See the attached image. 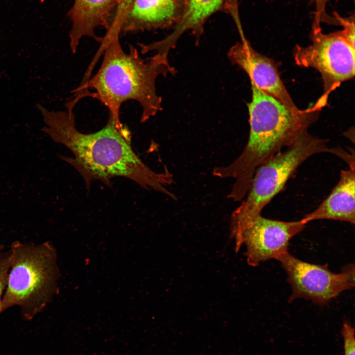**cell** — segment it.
<instances>
[{
	"label": "cell",
	"mask_w": 355,
	"mask_h": 355,
	"mask_svg": "<svg viewBox=\"0 0 355 355\" xmlns=\"http://www.w3.org/2000/svg\"><path fill=\"white\" fill-rule=\"evenodd\" d=\"M119 0H74L68 13L72 23L70 32V45L75 53L81 39L84 36L101 42L102 37L97 36L98 27L109 29Z\"/></svg>",
	"instance_id": "10"
},
{
	"label": "cell",
	"mask_w": 355,
	"mask_h": 355,
	"mask_svg": "<svg viewBox=\"0 0 355 355\" xmlns=\"http://www.w3.org/2000/svg\"><path fill=\"white\" fill-rule=\"evenodd\" d=\"M177 10V0H135L120 35L164 28L174 19Z\"/></svg>",
	"instance_id": "12"
},
{
	"label": "cell",
	"mask_w": 355,
	"mask_h": 355,
	"mask_svg": "<svg viewBox=\"0 0 355 355\" xmlns=\"http://www.w3.org/2000/svg\"><path fill=\"white\" fill-rule=\"evenodd\" d=\"M251 86V100L248 105L250 126L248 142L235 160L213 171L214 177L235 180L228 198L237 202L247 194L256 169L308 132L316 119L312 114L315 108L296 113L252 82Z\"/></svg>",
	"instance_id": "3"
},
{
	"label": "cell",
	"mask_w": 355,
	"mask_h": 355,
	"mask_svg": "<svg viewBox=\"0 0 355 355\" xmlns=\"http://www.w3.org/2000/svg\"><path fill=\"white\" fill-rule=\"evenodd\" d=\"M327 143L326 140L307 132L260 165L254 172L246 198L232 213L231 230L261 214L301 164L315 154L328 151Z\"/></svg>",
	"instance_id": "5"
},
{
	"label": "cell",
	"mask_w": 355,
	"mask_h": 355,
	"mask_svg": "<svg viewBox=\"0 0 355 355\" xmlns=\"http://www.w3.org/2000/svg\"><path fill=\"white\" fill-rule=\"evenodd\" d=\"M9 250L0 246V314L2 310V298L5 289L10 268Z\"/></svg>",
	"instance_id": "15"
},
{
	"label": "cell",
	"mask_w": 355,
	"mask_h": 355,
	"mask_svg": "<svg viewBox=\"0 0 355 355\" xmlns=\"http://www.w3.org/2000/svg\"><path fill=\"white\" fill-rule=\"evenodd\" d=\"M224 0H188L185 11L176 25L173 32L163 39L164 44L174 48L179 37L191 30L197 38L202 32L205 20L222 4Z\"/></svg>",
	"instance_id": "13"
},
{
	"label": "cell",
	"mask_w": 355,
	"mask_h": 355,
	"mask_svg": "<svg viewBox=\"0 0 355 355\" xmlns=\"http://www.w3.org/2000/svg\"><path fill=\"white\" fill-rule=\"evenodd\" d=\"M36 107L46 125L41 130L71 151L73 157L60 155V158L78 172L88 189L94 180L110 186L112 178L123 177L146 189L177 199L168 189L174 181L173 175L168 170L156 173L144 163L132 147L130 131L120 120L109 114L107 123L102 129L84 133L76 127L73 108L66 107L65 111H55L47 110L40 104Z\"/></svg>",
	"instance_id": "1"
},
{
	"label": "cell",
	"mask_w": 355,
	"mask_h": 355,
	"mask_svg": "<svg viewBox=\"0 0 355 355\" xmlns=\"http://www.w3.org/2000/svg\"><path fill=\"white\" fill-rule=\"evenodd\" d=\"M315 4V11L312 24V29H321V23L331 24L332 17L328 16L325 11L326 6L329 0H310Z\"/></svg>",
	"instance_id": "16"
},
{
	"label": "cell",
	"mask_w": 355,
	"mask_h": 355,
	"mask_svg": "<svg viewBox=\"0 0 355 355\" xmlns=\"http://www.w3.org/2000/svg\"><path fill=\"white\" fill-rule=\"evenodd\" d=\"M241 42L231 47L228 52L230 62L243 70L250 82L258 89L277 99L291 111L302 113L294 103L280 77L276 64L269 58L256 51L242 37Z\"/></svg>",
	"instance_id": "9"
},
{
	"label": "cell",
	"mask_w": 355,
	"mask_h": 355,
	"mask_svg": "<svg viewBox=\"0 0 355 355\" xmlns=\"http://www.w3.org/2000/svg\"><path fill=\"white\" fill-rule=\"evenodd\" d=\"M341 334L344 340V355H355V329L348 321L343 324Z\"/></svg>",
	"instance_id": "17"
},
{
	"label": "cell",
	"mask_w": 355,
	"mask_h": 355,
	"mask_svg": "<svg viewBox=\"0 0 355 355\" xmlns=\"http://www.w3.org/2000/svg\"><path fill=\"white\" fill-rule=\"evenodd\" d=\"M99 51L104 53L97 73L84 81L74 91L80 99L91 97L98 100L108 109L109 114L120 120V109L129 100L138 102L142 112L141 122H144L162 110V98L157 93L155 83L159 75H175L177 71L170 64L168 56L156 53L143 59L136 48L129 45L125 52L119 37L102 41Z\"/></svg>",
	"instance_id": "2"
},
{
	"label": "cell",
	"mask_w": 355,
	"mask_h": 355,
	"mask_svg": "<svg viewBox=\"0 0 355 355\" xmlns=\"http://www.w3.org/2000/svg\"><path fill=\"white\" fill-rule=\"evenodd\" d=\"M306 223L301 219L282 221L256 215L243 225L231 230L238 252L245 244L248 264L252 267L271 259H277L288 251L290 240L301 232Z\"/></svg>",
	"instance_id": "8"
},
{
	"label": "cell",
	"mask_w": 355,
	"mask_h": 355,
	"mask_svg": "<svg viewBox=\"0 0 355 355\" xmlns=\"http://www.w3.org/2000/svg\"><path fill=\"white\" fill-rule=\"evenodd\" d=\"M9 250L10 268L2 310L17 306L24 319L31 320L43 310L56 291L55 249L48 242L32 244L15 241Z\"/></svg>",
	"instance_id": "4"
},
{
	"label": "cell",
	"mask_w": 355,
	"mask_h": 355,
	"mask_svg": "<svg viewBox=\"0 0 355 355\" xmlns=\"http://www.w3.org/2000/svg\"><path fill=\"white\" fill-rule=\"evenodd\" d=\"M310 36L311 44L297 45L293 54L297 65L313 68L321 75L324 92L315 106L319 109L331 91L354 76L355 43L341 30L325 34L321 29H312Z\"/></svg>",
	"instance_id": "6"
},
{
	"label": "cell",
	"mask_w": 355,
	"mask_h": 355,
	"mask_svg": "<svg viewBox=\"0 0 355 355\" xmlns=\"http://www.w3.org/2000/svg\"><path fill=\"white\" fill-rule=\"evenodd\" d=\"M134 1L119 0L112 23L104 36L105 38L119 37L122 25Z\"/></svg>",
	"instance_id": "14"
},
{
	"label": "cell",
	"mask_w": 355,
	"mask_h": 355,
	"mask_svg": "<svg viewBox=\"0 0 355 355\" xmlns=\"http://www.w3.org/2000/svg\"><path fill=\"white\" fill-rule=\"evenodd\" d=\"M279 261L286 272L292 290L288 303L304 298L323 305L342 292L355 286L354 264L344 266L340 273L329 270L328 265H318L298 259L288 251Z\"/></svg>",
	"instance_id": "7"
},
{
	"label": "cell",
	"mask_w": 355,
	"mask_h": 355,
	"mask_svg": "<svg viewBox=\"0 0 355 355\" xmlns=\"http://www.w3.org/2000/svg\"><path fill=\"white\" fill-rule=\"evenodd\" d=\"M355 169L342 170L339 181L328 197L312 212L302 219L307 224L318 219L355 222Z\"/></svg>",
	"instance_id": "11"
}]
</instances>
